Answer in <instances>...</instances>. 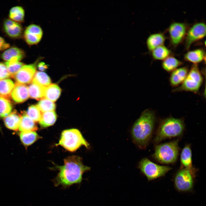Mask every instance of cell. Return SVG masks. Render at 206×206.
Wrapping results in <instances>:
<instances>
[{
  "label": "cell",
  "instance_id": "6da1fadb",
  "mask_svg": "<svg viewBox=\"0 0 206 206\" xmlns=\"http://www.w3.org/2000/svg\"><path fill=\"white\" fill-rule=\"evenodd\" d=\"M56 168L59 172L52 181L55 187L61 186L64 189L74 184L80 185L83 174L91 168L84 165L80 157L75 155L68 157L64 160L63 165H56Z\"/></svg>",
  "mask_w": 206,
  "mask_h": 206
},
{
  "label": "cell",
  "instance_id": "7a4b0ae2",
  "mask_svg": "<svg viewBox=\"0 0 206 206\" xmlns=\"http://www.w3.org/2000/svg\"><path fill=\"white\" fill-rule=\"evenodd\" d=\"M156 120L155 112L144 111L134 124L131 130L133 142L139 148L145 149L152 136Z\"/></svg>",
  "mask_w": 206,
  "mask_h": 206
},
{
  "label": "cell",
  "instance_id": "3957f363",
  "mask_svg": "<svg viewBox=\"0 0 206 206\" xmlns=\"http://www.w3.org/2000/svg\"><path fill=\"white\" fill-rule=\"evenodd\" d=\"M185 128L183 119L170 117L163 119L157 130L153 142L157 144L166 139L180 137Z\"/></svg>",
  "mask_w": 206,
  "mask_h": 206
},
{
  "label": "cell",
  "instance_id": "277c9868",
  "mask_svg": "<svg viewBox=\"0 0 206 206\" xmlns=\"http://www.w3.org/2000/svg\"><path fill=\"white\" fill-rule=\"evenodd\" d=\"M179 139L157 145L152 155L157 162L163 164H173L177 161L180 148Z\"/></svg>",
  "mask_w": 206,
  "mask_h": 206
},
{
  "label": "cell",
  "instance_id": "5b68a950",
  "mask_svg": "<svg viewBox=\"0 0 206 206\" xmlns=\"http://www.w3.org/2000/svg\"><path fill=\"white\" fill-rule=\"evenodd\" d=\"M60 145L70 152H74L82 146L87 148L89 144L85 140L80 132L77 129L72 128L63 131L59 141L56 144Z\"/></svg>",
  "mask_w": 206,
  "mask_h": 206
},
{
  "label": "cell",
  "instance_id": "8992f818",
  "mask_svg": "<svg viewBox=\"0 0 206 206\" xmlns=\"http://www.w3.org/2000/svg\"><path fill=\"white\" fill-rule=\"evenodd\" d=\"M203 77L197 64H193L187 75L180 86L175 89L174 92L183 91L198 92L202 84Z\"/></svg>",
  "mask_w": 206,
  "mask_h": 206
},
{
  "label": "cell",
  "instance_id": "52a82bcc",
  "mask_svg": "<svg viewBox=\"0 0 206 206\" xmlns=\"http://www.w3.org/2000/svg\"><path fill=\"white\" fill-rule=\"evenodd\" d=\"M197 169L181 168L175 174L174 182L176 189L179 192H187L191 191L193 187Z\"/></svg>",
  "mask_w": 206,
  "mask_h": 206
},
{
  "label": "cell",
  "instance_id": "ba28073f",
  "mask_svg": "<svg viewBox=\"0 0 206 206\" xmlns=\"http://www.w3.org/2000/svg\"><path fill=\"white\" fill-rule=\"evenodd\" d=\"M138 168L148 181L163 177L172 169L170 167L157 164L146 158L140 161Z\"/></svg>",
  "mask_w": 206,
  "mask_h": 206
},
{
  "label": "cell",
  "instance_id": "9c48e42d",
  "mask_svg": "<svg viewBox=\"0 0 206 206\" xmlns=\"http://www.w3.org/2000/svg\"><path fill=\"white\" fill-rule=\"evenodd\" d=\"M188 26L185 23L174 22L169 25L168 29L170 42L174 47H176L185 39Z\"/></svg>",
  "mask_w": 206,
  "mask_h": 206
},
{
  "label": "cell",
  "instance_id": "30bf717a",
  "mask_svg": "<svg viewBox=\"0 0 206 206\" xmlns=\"http://www.w3.org/2000/svg\"><path fill=\"white\" fill-rule=\"evenodd\" d=\"M206 35V25L203 22L194 23L187 31L185 38V47L188 50L191 45L203 38Z\"/></svg>",
  "mask_w": 206,
  "mask_h": 206
},
{
  "label": "cell",
  "instance_id": "8fae6325",
  "mask_svg": "<svg viewBox=\"0 0 206 206\" xmlns=\"http://www.w3.org/2000/svg\"><path fill=\"white\" fill-rule=\"evenodd\" d=\"M42 58H39L33 64L23 66L13 77L16 83L25 84L32 82L35 73L36 65Z\"/></svg>",
  "mask_w": 206,
  "mask_h": 206
},
{
  "label": "cell",
  "instance_id": "7c38bea8",
  "mask_svg": "<svg viewBox=\"0 0 206 206\" xmlns=\"http://www.w3.org/2000/svg\"><path fill=\"white\" fill-rule=\"evenodd\" d=\"M43 31L39 25L31 24L23 31L22 36L26 43L29 46L38 44L41 40Z\"/></svg>",
  "mask_w": 206,
  "mask_h": 206
},
{
  "label": "cell",
  "instance_id": "4fadbf2b",
  "mask_svg": "<svg viewBox=\"0 0 206 206\" xmlns=\"http://www.w3.org/2000/svg\"><path fill=\"white\" fill-rule=\"evenodd\" d=\"M3 29L6 34L13 39H18L22 36L23 27L20 23L9 19H5L3 24Z\"/></svg>",
  "mask_w": 206,
  "mask_h": 206
},
{
  "label": "cell",
  "instance_id": "5bb4252c",
  "mask_svg": "<svg viewBox=\"0 0 206 206\" xmlns=\"http://www.w3.org/2000/svg\"><path fill=\"white\" fill-rule=\"evenodd\" d=\"M22 49L15 46L10 47L1 54V58L6 62H20L25 56Z\"/></svg>",
  "mask_w": 206,
  "mask_h": 206
},
{
  "label": "cell",
  "instance_id": "9a60e30c",
  "mask_svg": "<svg viewBox=\"0 0 206 206\" xmlns=\"http://www.w3.org/2000/svg\"><path fill=\"white\" fill-rule=\"evenodd\" d=\"M11 96L15 102H24L28 98L29 95L28 88L23 84L16 83L11 92Z\"/></svg>",
  "mask_w": 206,
  "mask_h": 206
},
{
  "label": "cell",
  "instance_id": "2e32d148",
  "mask_svg": "<svg viewBox=\"0 0 206 206\" xmlns=\"http://www.w3.org/2000/svg\"><path fill=\"white\" fill-rule=\"evenodd\" d=\"M189 72L187 66L177 68L172 72L169 82L173 87H176L181 84L186 78Z\"/></svg>",
  "mask_w": 206,
  "mask_h": 206
},
{
  "label": "cell",
  "instance_id": "e0dca14e",
  "mask_svg": "<svg viewBox=\"0 0 206 206\" xmlns=\"http://www.w3.org/2000/svg\"><path fill=\"white\" fill-rule=\"evenodd\" d=\"M184 58L186 61L197 64L205 60V52L202 48L189 51L184 55Z\"/></svg>",
  "mask_w": 206,
  "mask_h": 206
},
{
  "label": "cell",
  "instance_id": "ac0fdd59",
  "mask_svg": "<svg viewBox=\"0 0 206 206\" xmlns=\"http://www.w3.org/2000/svg\"><path fill=\"white\" fill-rule=\"evenodd\" d=\"M166 38V36L163 33L151 34L147 38L146 41L148 50L151 52L156 47L164 45Z\"/></svg>",
  "mask_w": 206,
  "mask_h": 206
},
{
  "label": "cell",
  "instance_id": "d6986e66",
  "mask_svg": "<svg viewBox=\"0 0 206 206\" xmlns=\"http://www.w3.org/2000/svg\"><path fill=\"white\" fill-rule=\"evenodd\" d=\"M181 168L192 169L195 167L192 164V153L190 144L185 145L182 149L180 155Z\"/></svg>",
  "mask_w": 206,
  "mask_h": 206
},
{
  "label": "cell",
  "instance_id": "ffe728a7",
  "mask_svg": "<svg viewBox=\"0 0 206 206\" xmlns=\"http://www.w3.org/2000/svg\"><path fill=\"white\" fill-rule=\"evenodd\" d=\"M19 129L21 132H35L38 129V127L35 122L29 118L26 113H24L21 116Z\"/></svg>",
  "mask_w": 206,
  "mask_h": 206
},
{
  "label": "cell",
  "instance_id": "44dd1931",
  "mask_svg": "<svg viewBox=\"0 0 206 206\" xmlns=\"http://www.w3.org/2000/svg\"><path fill=\"white\" fill-rule=\"evenodd\" d=\"M21 116L16 111L10 113L4 119L5 126L8 128L17 131L19 129Z\"/></svg>",
  "mask_w": 206,
  "mask_h": 206
},
{
  "label": "cell",
  "instance_id": "7402d4cb",
  "mask_svg": "<svg viewBox=\"0 0 206 206\" xmlns=\"http://www.w3.org/2000/svg\"><path fill=\"white\" fill-rule=\"evenodd\" d=\"M61 91V89L58 85L50 84L45 88L44 97L49 100L55 102L60 97Z\"/></svg>",
  "mask_w": 206,
  "mask_h": 206
},
{
  "label": "cell",
  "instance_id": "603a6c76",
  "mask_svg": "<svg viewBox=\"0 0 206 206\" xmlns=\"http://www.w3.org/2000/svg\"><path fill=\"white\" fill-rule=\"evenodd\" d=\"M14 86V83L10 79L0 80V96L9 100Z\"/></svg>",
  "mask_w": 206,
  "mask_h": 206
},
{
  "label": "cell",
  "instance_id": "cb8c5ba5",
  "mask_svg": "<svg viewBox=\"0 0 206 206\" xmlns=\"http://www.w3.org/2000/svg\"><path fill=\"white\" fill-rule=\"evenodd\" d=\"M45 88L32 82L28 87L29 96L37 100L41 99L44 97Z\"/></svg>",
  "mask_w": 206,
  "mask_h": 206
},
{
  "label": "cell",
  "instance_id": "d4e9b609",
  "mask_svg": "<svg viewBox=\"0 0 206 206\" xmlns=\"http://www.w3.org/2000/svg\"><path fill=\"white\" fill-rule=\"evenodd\" d=\"M19 136L21 142L25 146L31 145L41 138L35 132L31 131L21 132Z\"/></svg>",
  "mask_w": 206,
  "mask_h": 206
},
{
  "label": "cell",
  "instance_id": "484cf974",
  "mask_svg": "<svg viewBox=\"0 0 206 206\" xmlns=\"http://www.w3.org/2000/svg\"><path fill=\"white\" fill-rule=\"evenodd\" d=\"M25 11L23 7L15 6L12 7L9 13V19L15 22L21 23L24 20Z\"/></svg>",
  "mask_w": 206,
  "mask_h": 206
},
{
  "label": "cell",
  "instance_id": "4316f807",
  "mask_svg": "<svg viewBox=\"0 0 206 206\" xmlns=\"http://www.w3.org/2000/svg\"><path fill=\"white\" fill-rule=\"evenodd\" d=\"M151 52L152 58L157 60H163L172 56L171 50L164 45L156 47Z\"/></svg>",
  "mask_w": 206,
  "mask_h": 206
},
{
  "label": "cell",
  "instance_id": "83f0119b",
  "mask_svg": "<svg viewBox=\"0 0 206 206\" xmlns=\"http://www.w3.org/2000/svg\"><path fill=\"white\" fill-rule=\"evenodd\" d=\"M183 64V62L172 56L164 60L162 63L163 68L166 71L170 72Z\"/></svg>",
  "mask_w": 206,
  "mask_h": 206
},
{
  "label": "cell",
  "instance_id": "f1b7e54d",
  "mask_svg": "<svg viewBox=\"0 0 206 206\" xmlns=\"http://www.w3.org/2000/svg\"><path fill=\"white\" fill-rule=\"evenodd\" d=\"M57 117V114L54 111L43 112L39 122V124L41 126L44 128L51 126L55 123Z\"/></svg>",
  "mask_w": 206,
  "mask_h": 206
},
{
  "label": "cell",
  "instance_id": "f546056e",
  "mask_svg": "<svg viewBox=\"0 0 206 206\" xmlns=\"http://www.w3.org/2000/svg\"><path fill=\"white\" fill-rule=\"evenodd\" d=\"M32 82L46 87L51 84V82L50 77L46 73L37 72H35Z\"/></svg>",
  "mask_w": 206,
  "mask_h": 206
},
{
  "label": "cell",
  "instance_id": "4dcf8cb0",
  "mask_svg": "<svg viewBox=\"0 0 206 206\" xmlns=\"http://www.w3.org/2000/svg\"><path fill=\"white\" fill-rule=\"evenodd\" d=\"M12 106L9 100L0 96V117H5L11 112Z\"/></svg>",
  "mask_w": 206,
  "mask_h": 206
},
{
  "label": "cell",
  "instance_id": "1f68e13d",
  "mask_svg": "<svg viewBox=\"0 0 206 206\" xmlns=\"http://www.w3.org/2000/svg\"><path fill=\"white\" fill-rule=\"evenodd\" d=\"M37 106L43 112L54 111L56 108V104L53 102L44 98L40 100Z\"/></svg>",
  "mask_w": 206,
  "mask_h": 206
},
{
  "label": "cell",
  "instance_id": "d6a6232c",
  "mask_svg": "<svg viewBox=\"0 0 206 206\" xmlns=\"http://www.w3.org/2000/svg\"><path fill=\"white\" fill-rule=\"evenodd\" d=\"M26 113L29 118L35 122H39L41 119L42 113L37 105L30 106Z\"/></svg>",
  "mask_w": 206,
  "mask_h": 206
},
{
  "label": "cell",
  "instance_id": "836d02e7",
  "mask_svg": "<svg viewBox=\"0 0 206 206\" xmlns=\"http://www.w3.org/2000/svg\"><path fill=\"white\" fill-rule=\"evenodd\" d=\"M8 72L11 77L15 75L24 65L20 62H6L5 63Z\"/></svg>",
  "mask_w": 206,
  "mask_h": 206
},
{
  "label": "cell",
  "instance_id": "e575fe53",
  "mask_svg": "<svg viewBox=\"0 0 206 206\" xmlns=\"http://www.w3.org/2000/svg\"><path fill=\"white\" fill-rule=\"evenodd\" d=\"M7 67L5 64L0 62V80L10 77Z\"/></svg>",
  "mask_w": 206,
  "mask_h": 206
},
{
  "label": "cell",
  "instance_id": "d590c367",
  "mask_svg": "<svg viewBox=\"0 0 206 206\" xmlns=\"http://www.w3.org/2000/svg\"><path fill=\"white\" fill-rule=\"evenodd\" d=\"M10 47L9 43L0 36V51H4Z\"/></svg>",
  "mask_w": 206,
  "mask_h": 206
},
{
  "label": "cell",
  "instance_id": "8d00e7d4",
  "mask_svg": "<svg viewBox=\"0 0 206 206\" xmlns=\"http://www.w3.org/2000/svg\"><path fill=\"white\" fill-rule=\"evenodd\" d=\"M37 66L38 69L41 71H45L48 68V65L43 62H39Z\"/></svg>",
  "mask_w": 206,
  "mask_h": 206
},
{
  "label": "cell",
  "instance_id": "74e56055",
  "mask_svg": "<svg viewBox=\"0 0 206 206\" xmlns=\"http://www.w3.org/2000/svg\"><path fill=\"white\" fill-rule=\"evenodd\" d=\"M0 129H1V128H0Z\"/></svg>",
  "mask_w": 206,
  "mask_h": 206
}]
</instances>
